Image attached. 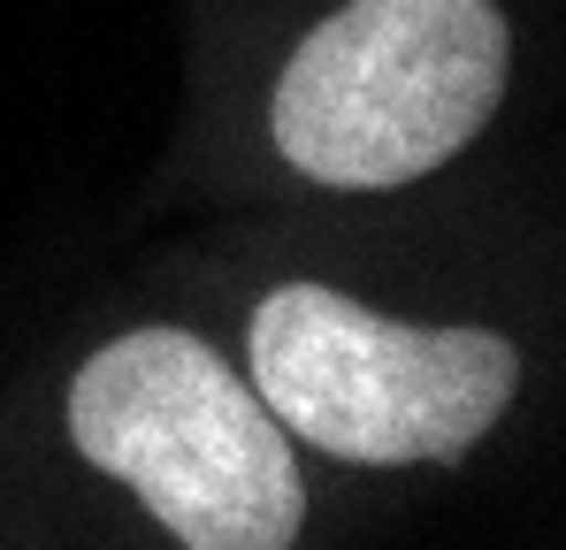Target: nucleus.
<instances>
[{
	"instance_id": "obj_1",
	"label": "nucleus",
	"mask_w": 566,
	"mask_h": 550,
	"mask_svg": "<svg viewBox=\"0 0 566 550\" xmlns=\"http://www.w3.org/2000/svg\"><path fill=\"white\" fill-rule=\"evenodd\" d=\"M70 444L191 550H283L298 458L261 390L191 329H130L70 382Z\"/></svg>"
},
{
	"instance_id": "obj_2",
	"label": "nucleus",
	"mask_w": 566,
	"mask_h": 550,
	"mask_svg": "<svg viewBox=\"0 0 566 550\" xmlns=\"http://www.w3.org/2000/svg\"><path fill=\"white\" fill-rule=\"evenodd\" d=\"M513 31L490 0H345L276 77V154L329 191L444 169L505 99Z\"/></svg>"
},
{
	"instance_id": "obj_3",
	"label": "nucleus",
	"mask_w": 566,
	"mask_h": 550,
	"mask_svg": "<svg viewBox=\"0 0 566 550\" xmlns=\"http://www.w3.org/2000/svg\"><path fill=\"white\" fill-rule=\"evenodd\" d=\"M245 352L283 436L345 466L460 458L521 390V352L497 329H413L322 283L269 290Z\"/></svg>"
}]
</instances>
